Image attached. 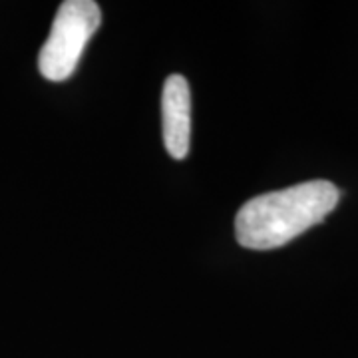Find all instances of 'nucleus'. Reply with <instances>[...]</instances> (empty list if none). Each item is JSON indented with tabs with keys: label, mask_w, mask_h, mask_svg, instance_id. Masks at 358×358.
Masks as SVG:
<instances>
[{
	"label": "nucleus",
	"mask_w": 358,
	"mask_h": 358,
	"mask_svg": "<svg viewBox=\"0 0 358 358\" xmlns=\"http://www.w3.org/2000/svg\"><path fill=\"white\" fill-rule=\"evenodd\" d=\"M338 199L341 192L324 179L257 195L239 209L235 237L245 249H277L324 221Z\"/></svg>",
	"instance_id": "1"
},
{
	"label": "nucleus",
	"mask_w": 358,
	"mask_h": 358,
	"mask_svg": "<svg viewBox=\"0 0 358 358\" xmlns=\"http://www.w3.org/2000/svg\"><path fill=\"white\" fill-rule=\"evenodd\" d=\"M102 20L94 0H66L52 22L48 40L38 56L42 76L50 82H64L76 70L80 56Z\"/></svg>",
	"instance_id": "2"
},
{
	"label": "nucleus",
	"mask_w": 358,
	"mask_h": 358,
	"mask_svg": "<svg viewBox=\"0 0 358 358\" xmlns=\"http://www.w3.org/2000/svg\"><path fill=\"white\" fill-rule=\"evenodd\" d=\"M164 143L173 159H185L192 138V92L181 74H173L164 84L162 94Z\"/></svg>",
	"instance_id": "3"
}]
</instances>
